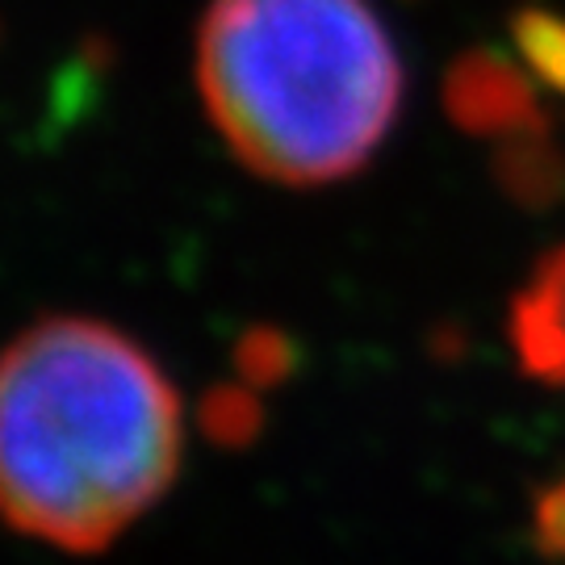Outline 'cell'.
<instances>
[{
    "instance_id": "1",
    "label": "cell",
    "mask_w": 565,
    "mask_h": 565,
    "mask_svg": "<svg viewBox=\"0 0 565 565\" xmlns=\"http://www.w3.org/2000/svg\"><path fill=\"white\" fill-rule=\"evenodd\" d=\"M181 465V398L130 335L55 315L0 352V515L67 553H102Z\"/></svg>"
},
{
    "instance_id": "2",
    "label": "cell",
    "mask_w": 565,
    "mask_h": 565,
    "mask_svg": "<svg viewBox=\"0 0 565 565\" xmlns=\"http://www.w3.org/2000/svg\"><path fill=\"white\" fill-rule=\"evenodd\" d=\"M198 88L231 156L294 189L377 156L403 109V60L369 0H214Z\"/></svg>"
},
{
    "instance_id": "3",
    "label": "cell",
    "mask_w": 565,
    "mask_h": 565,
    "mask_svg": "<svg viewBox=\"0 0 565 565\" xmlns=\"http://www.w3.org/2000/svg\"><path fill=\"white\" fill-rule=\"evenodd\" d=\"M507 335L527 377L565 390V243L532 268L515 294Z\"/></svg>"
},
{
    "instance_id": "4",
    "label": "cell",
    "mask_w": 565,
    "mask_h": 565,
    "mask_svg": "<svg viewBox=\"0 0 565 565\" xmlns=\"http://www.w3.org/2000/svg\"><path fill=\"white\" fill-rule=\"evenodd\" d=\"M202 424L218 445H247L260 431L264 415H260V403L247 390H239V385H218L205 398Z\"/></svg>"
},
{
    "instance_id": "5",
    "label": "cell",
    "mask_w": 565,
    "mask_h": 565,
    "mask_svg": "<svg viewBox=\"0 0 565 565\" xmlns=\"http://www.w3.org/2000/svg\"><path fill=\"white\" fill-rule=\"evenodd\" d=\"M515 34H520L527 63L541 72V81L565 93V21L548 13H524Z\"/></svg>"
},
{
    "instance_id": "6",
    "label": "cell",
    "mask_w": 565,
    "mask_h": 565,
    "mask_svg": "<svg viewBox=\"0 0 565 565\" xmlns=\"http://www.w3.org/2000/svg\"><path fill=\"white\" fill-rule=\"evenodd\" d=\"M235 361H239V377L252 385H273L281 382L294 364V352H289V340L277 335V331H247L235 348Z\"/></svg>"
},
{
    "instance_id": "7",
    "label": "cell",
    "mask_w": 565,
    "mask_h": 565,
    "mask_svg": "<svg viewBox=\"0 0 565 565\" xmlns=\"http://www.w3.org/2000/svg\"><path fill=\"white\" fill-rule=\"evenodd\" d=\"M536 545L545 557L565 565V482H553L536 499Z\"/></svg>"
}]
</instances>
